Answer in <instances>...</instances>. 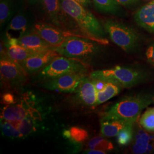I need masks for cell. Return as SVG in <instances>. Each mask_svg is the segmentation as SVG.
Instances as JSON below:
<instances>
[{"mask_svg": "<svg viewBox=\"0 0 154 154\" xmlns=\"http://www.w3.org/2000/svg\"><path fill=\"white\" fill-rule=\"evenodd\" d=\"M62 9L76 22L82 33L99 44L107 45L105 30L96 17L75 0H60Z\"/></svg>", "mask_w": 154, "mask_h": 154, "instance_id": "6da1fadb", "label": "cell"}, {"mask_svg": "<svg viewBox=\"0 0 154 154\" xmlns=\"http://www.w3.org/2000/svg\"><path fill=\"white\" fill-rule=\"evenodd\" d=\"M153 102L147 94L126 97L112 105L103 116L134 124L146 107Z\"/></svg>", "mask_w": 154, "mask_h": 154, "instance_id": "7a4b0ae2", "label": "cell"}, {"mask_svg": "<svg viewBox=\"0 0 154 154\" xmlns=\"http://www.w3.org/2000/svg\"><path fill=\"white\" fill-rule=\"evenodd\" d=\"M89 77L93 79L114 83L122 88H129L143 82L146 74L140 70L118 66L110 69L94 71Z\"/></svg>", "mask_w": 154, "mask_h": 154, "instance_id": "3957f363", "label": "cell"}, {"mask_svg": "<svg viewBox=\"0 0 154 154\" xmlns=\"http://www.w3.org/2000/svg\"><path fill=\"white\" fill-rule=\"evenodd\" d=\"M98 44L87 37L69 36L61 45L54 47V50L60 55L83 61L98 52Z\"/></svg>", "mask_w": 154, "mask_h": 154, "instance_id": "277c9868", "label": "cell"}, {"mask_svg": "<svg viewBox=\"0 0 154 154\" xmlns=\"http://www.w3.org/2000/svg\"><path fill=\"white\" fill-rule=\"evenodd\" d=\"M87 66L83 61L58 55L39 73V78L49 81L74 72H86Z\"/></svg>", "mask_w": 154, "mask_h": 154, "instance_id": "5b68a950", "label": "cell"}, {"mask_svg": "<svg viewBox=\"0 0 154 154\" xmlns=\"http://www.w3.org/2000/svg\"><path fill=\"white\" fill-rule=\"evenodd\" d=\"M103 28L111 41L124 51L130 52L137 47L139 36L132 28L112 20L106 21Z\"/></svg>", "mask_w": 154, "mask_h": 154, "instance_id": "8992f818", "label": "cell"}, {"mask_svg": "<svg viewBox=\"0 0 154 154\" xmlns=\"http://www.w3.org/2000/svg\"><path fill=\"white\" fill-rule=\"evenodd\" d=\"M35 101L32 94L26 93L15 103L6 105L1 112V119H4L17 128L20 121L34 107Z\"/></svg>", "mask_w": 154, "mask_h": 154, "instance_id": "52a82bcc", "label": "cell"}, {"mask_svg": "<svg viewBox=\"0 0 154 154\" xmlns=\"http://www.w3.org/2000/svg\"><path fill=\"white\" fill-rule=\"evenodd\" d=\"M35 22L32 11L22 8L8 23L6 29V39L20 38L30 32Z\"/></svg>", "mask_w": 154, "mask_h": 154, "instance_id": "ba28073f", "label": "cell"}, {"mask_svg": "<svg viewBox=\"0 0 154 154\" xmlns=\"http://www.w3.org/2000/svg\"><path fill=\"white\" fill-rule=\"evenodd\" d=\"M30 31L38 34L45 41L54 47L61 45L69 36H79L90 38L84 34L64 30L61 28L41 21L35 22Z\"/></svg>", "mask_w": 154, "mask_h": 154, "instance_id": "9c48e42d", "label": "cell"}, {"mask_svg": "<svg viewBox=\"0 0 154 154\" xmlns=\"http://www.w3.org/2000/svg\"><path fill=\"white\" fill-rule=\"evenodd\" d=\"M1 79L11 85H18L26 82L28 73L17 61L6 55L1 56L0 61Z\"/></svg>", "mask_w": 154, "mask_h": 154, "instance_id": "30bf717a", "label": "cell"}, {"mask_svg": "<svg viewBox=\"0 0 154 154\" xmlns=\"http://www.w3.org/2000/svg\"><path fill=\"white\" fill-rule=\"evenodd\" d=\"M86 76V72L65 74L48 81L45 84V88L61 93H72L75 91L81 81Z\"/></svg>", "mask_w": 154, "mask_h": 154, "instance_id": "8fae6325", "label": "cell"}, {"mask_svg": "<svg viewBox=\"0 0 154 154\" xmlns=\"http://www.w3.org/2000/svg\"><path fill=\"white\" fill-rule=\"evenodd\" d=\"M60 54L55 50L35 53L20 62V65L28 74H33L41 71L50 62Z\"/></svg>", "mask_w": 154, "mask_h": 154, "instance_id": "7c38bea8", "label": "cell"}, {"mask_svg": "<svg viewBox=\"0 0 154 154\" xmlns=\"http://www.w3.org/2000/svg\"><path fill=\"white\" fill-rule=\"evenodd\" d=\"M17 40L19 44L32 53H42L54 49V46L48 43L38 34L30 30Z\"/></svg>", "mask_w": 154, "mask_h": 154, "instance_id": "4fadbf2b", "label": "cell"}, {"mask_svg": "<svg viewBox=\"0 0 154 154\" xmlns=\"http://www.w3.org/2000/svg\"><path fill=\"white\" fill-rule=\"evenodd\" d=\"M75 91L78 98L82 104L88 107L97 106V90L90 77L83 78Z\"/></svg>", "mask_w": 154, "mask_h": 154, "instance_id": "5bb4252c", "label": "cell"}, {"mask_svg": "<svg viewBox=\"0 0 154 154\" xmlns=\"http://www.w3.org/2000/svg\"><path fill=\"white\" fill-rule=\"evenodd\" d=\"M134 20L139 26L154 34V0L138 10Z\"/></svg>", "mask_w": 154, "mask_h": 154, "instance_id": "9a60e30c", "label": "cell"}, {"mask_svg": "<svg viewBox=\"0 0 154 154\" xmlns=\"http://www.w3.org/2000/svg\"><path fill=\"white\" fill-rule=\"evenodd\" d=\"M44 13L53 25L61 28L62 26V11L60 0H40Z\"/></svg>", "mask_w": 154, "mask_h": 154, "instance_id": "2e32d148", "label": "cell"}, {"mask_svg": "<svg viewBox=\"0 0 154 154\" xmlns=\"http://www.w3.org/2000/svg\"><path fill=\"white\" fill-rule=\"evenodd\" d=\"M22 8V1L0 0V26L8 23Z\"/></svg>", "mask_w": 154, "mask_h": 154, "instance_id": "e0dca14e", "label": "cell"}, {"mask_svg": "<svg viewBox=\"0 0 154 154\" xmlns=\"http://www.w3.org/2000/svg\"><path fill=\"white\" fill-rule=\"evenodd\" d=\"M5 46L6 48L5 54L3 55H6L12 60L17 61L19 63L35 54L29 51L28 50L19 44L17 39H6Z\"/></svg>", "mask_w": 154, "mask_h": 154, "instance_id": "ac0fdd59", "label": "cell"}, {"mask_svg": "<svg viewBox=\"0 0 154 154\" xmlns=\"http://www.w3.org/2000/svg\"><path fill=\"white\" fill-rule=\"evenodd\" d=\"M128 125H133L127 122L103 116L100 120V132L105 137H114L116 136L123 128Z\"/></svg>", "mask_w": 154, "mask_h": 154, "instance_id": "d6986e66", "label": "cell"}, {"mask_svg": "<svg viewBox=\"0 0 154 154\" xmlns=\"http://www.w3.org/2000/svg\"><path fill=\"white\" fill-rule=\"evenodd\" d=\"M39 120H41V114L38 110L34 107L17 126L22 138L27 137L35 130Z\"/></svg>", "mask_w": 154, "mask_h": 154, "instance_id": "ffe728a7", "label": "cell"}, {"mask_svg": "<svg viewBox=\"0 0 154 154\" xmlns=\"http://www.w3.org/2000/svg\"><path fill=\"white\" fill-rule=\"evenodd\" d=\"M95 7L102 13L118 16L122 14V8L116 0H92Z\"/></svg>", "mask_w": 154, "mask_h": 154, "instance_id": "44dd1931", "label": "cell"}, {"mask_svg": "<svg viewBox=\"0 0 154 154\" xmlns=\"http://www.w3.org/2000/svg\"><path fill=\"white\" fill-rule=\"evenodd\" d=\"M122 87L119 85L111 82H106L105 88L97 92V105L102 104L106 101L114 97L120 93Z\"/></svg>", "mask_w": 154, "mask_h": 154, "instance_id": "7402d4cb", "label": "cell"}, {"mask_svg": "<svg viewBox=\"0 0 154 154\" xmlns=\"http://www.w3.org/2000/svg\"><path fill=\"white\" fill-rule=\"evenodd\" d=\"M63 136L72 142L82 143L88 138V131L79 127H72L69 130H65L63 132Z\"/></svg>", "mask_w": 154, "mask_h": 154, "instance_id": "603a6c76", "label": "cell"}, {"mask_svg": "<svg viewBox=\"0 0 154 154\" xmlns=\"http://www.w3.org/2000/svg\"><path fill=\"white\" fill-rule=\"evenodd\" d=\"M88 149L102 151H109L114 149L112 143L102 137L98 136L90 139L88 142Z\"/></svg>", "mask_w": 154, "mask_h": 154, "instance_id": "cb8c5ba5", "label": "cell"}, {"mask_svg": "<svg viewBox=\"0 0 154 154\" xmlns=\"http://www.w3.org/2000/svg\"><path fill=\"white\" fill-rule=\"evenodd\" d=\"M1 129L3 135L10 138H22V135L18 129L11 122L4 119H1Z\"/></svg>", "mask_w": 154, "mask_h": 154, "instance_id": "d4e9b609", "label": "cell"}, {"mask_svg": "<svg viewBox=\"0 0 154 154\" xmlns=\"http://www.w3.org/2000/svg\"><path fill=\"white\" fill-rule=\"evenodd\" d=\"M140 124L146 130L154 132V108L148 109L144 112L140 119Z\"/></svg>", "mask_w": 154, "mask_h": 154, "instance_id": "484cf974", "label": "cell"}, {"mask_svg": "<svg viewBox=\"0 0 154 154\" xmlns=\"http://www.w3.org/2000/svg\"><path fill=\"white\" fill-rule=\"evenodd\" d=\"M132 125H128L121 130L116 135L117 142L121 146H126L132 139Z\"/></svg>", "mask_w": 154, "mask_h": 154, "instance_id": "4316f807", "label": "cell"}, {"mask_svg": "<svg viewBox=\"0 0 154 154\" xmlns=\"http://www.w3.org/2000/svg\"><path fill=\"white\" fill-rule=\"evenodd\" d=\"M2 103L6 105L15 103L17 101V98L11 93H6L2 95Z\"/></svg>", "mask_w": 154, "mask_h": 154, "instance_id": "83f0119b", "label": "cell"}, {"mask_svg": "<svg viewBox=\"0 0 154 154\" xmlns=\"http://www.w3.org/2000/svg\"><path fill=\"white\" fill-rule=\"evenodd\" d=\"M146 54L148 61L154 66V43L148 48Z\"/></svg>", "mask_w": 154, "mask_h": 154, "instance_id": "f1b7e54d", "label": "cell"}, {"mask_svg": "<svg viewBox=\"0 0 154 154\" xmlns=\"http://www.w3.org/2000/svg\"><path fill=\"white\" fill-rule=\"evenodd\" d=\"M94 85L95 87L96 90H97V92L102 91L105 88L106 85V82L101 81V80H98V79H92Z\"/></svg>", "mask_w": 154, "mask_h": 154, "instance_id": "f546056e", "label": "cell"}, {"mask_svg": "<svg viewBox=\"0 0 154 154\" xmlns=\"http://www.w3.org/2000/svg\"><path fill=\"white\" fill-rule=\"evenodd\" d=\"M120 5L125 6L132 5L133 4H137L139 0H116Z\"/></svg>", "mask_w": 154, "mask_h": 154, "instance_id": "4dcf8cb0", "label": "cell"}, {"mask_svg": "<svg viewBox=\"0 0 154 154\" xmlns=\"http://www.w3.org/2000/svg\"><path fill=\"white\" fill-rule=\"evenodd\" d=\"M85 153L88 154H106V152L102 151H99V150L88 149V150L85 151Z\"/></svg>", "mask_w": 154, "mask_h": 154, "instance_id": "1f68e13d", "label": "cell"}, {"mask_svg": "<svg viewBox=\"0 0 154 154\" xmlns=\"http://www.w3.org/2000/svg\"><path fill=\"white\" fill-rule=\"evenodd\" d=\"M78 2L80 3L81 4H82V5L87 7L88 6V5H90L91 2L92 0H75Z\"/></svg>", "mask_w": 154, "mask_h": 154, "instance_id": "d6a6232c", "label": "cell"}, {"mask_svg": "<svg viewBox=\"0 0 154 154\" xmlns=\"http://www.w3.org/2000/svg\"><path fill=\"white\" fill-rule=\"evenodd\" d=\"M28 3L29 4V5H34L36 4L39 3L40 0H28Z\"/></svg>", "mask_w": 154, "mask_h": 154, "instance_id": "836d02e7", "label": "cell"}]
</instances>
